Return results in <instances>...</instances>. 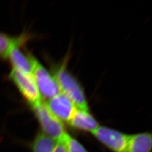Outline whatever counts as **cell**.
Listing matches in <instances>:
<instances>
[{"mask_svg": "<svg viewBox=\"0 0 152 152\" xmlns=\"http://www.w3.org/2000/svg\"><path fill=\"white\" fill-rule=\"evenodd\" d=\"M91 134L110 152H126L129 135L113 128L100 126Z\"/></svg>", "mask_w": 152, "mask_h": 152, "instance_id": "obj_4", "label": "cell"}, {"mask_svg": "<svg viewBox=\"0 0 152 152\" xmlns=\"http://www.w3.org/2000/svg\"><path fill=\"white\" fill-rule=\"evenodd\" d=\"M31 108L38 121L41 131L57 141L61 140L67 132L65 127L63 123L50 112L44 102L31 106Z\"/></svg>", "mask_w": 152, "mask_h": 152, "instance_id": "obj_2", "label": "cell"}, {"mask_svg": "<svg viewBox=\"0 0 152 152\" xmlns=\"http://www.w3.org/2000/svg\"><path fill=\"white\" fill-rule=\"evenodd\" d=\"M22 39L15 44L11 48L8 57L10 58L13 69L25 74L32 75V55L25 54L19 48Z\"/></svg>", "mask_w": 152, "mask_h": 152, "instance_id": "obj_8", "label": "cell"}, {"mask_svg": "<svg viewBox=\"0 0 152 152\" xmlns=\"http://www.w3.org/2000/svg\"><path fill=\"white\" fill-rule=\"evenodd\" d=\"M32 63V76L34 80L41 99L46 101L61 93L60 87L54 76L33 55H31Z\"/></svg>", "mask_w": 152, "mask_h": 152, "instance_id": "obj_3", "label": "cell"}, {"mask_svg": "<svg viewBox=\"0 0 152 152\" xmlns=\"http://www.w3.org/2000/svg\"><path fill=\"white\" fill-rule=\"evenodd\" d=\"M57 142L54 138L41 131L26 145L31 152H54Z\"/></svg>", "mask_w": 152, "mask_h": 152, "instance_id": "obj_10", "label": "cell"}, {"mask_svg": "<svg viewBox=\"0 0 152 152\" xmlns=\"http://www.w3.org/2000/svg\"><path fill=\"white\" fill-rule=\"evenodd\" d=\"M10 78L31 106L42 101L32 75L25 74L12 69L10 73Z\"/></svg>", "mask_w": 152, "mask_h": 152, "instance_id": "obj_5", "label": "cell"}, {"mask_svg": "<svg viewBox=\"0 0 152 152\" xmlns=\"http://www.w3.org/2000/svg\"><path fill=\"white\" fill-rule=\"evenodd\" d=\"M68 124L75 130L91 134L100 126L98 121L90 113L89 110L77 108Z\"/></svg>", "mask_w": 152, "mask_h": 152, "instance_id": "obj_7", "label": "cell"}, {"mask_svg": "<svg viewBox=\"0 0 152 152\" xmlns=\"http://www.w3.org/2000/svg\"><path fill=\"white\" fill-rule=\"evenodd\" d=\"M19 40L20 38H12L0 32V57H7L12 47Z\"/></svg>", "mask_w": 152, "mask_h": 152, "instance_id": "obj_12", "label": "cell"}, {"mask_svg": "<svg viewBox=\"0 0 152 152\" xmlns=\"http://www.w3.org/2000/svg\"><path fill=\"white\" fill-rule=\"evenodd\" d=\"M61 140L64 143L66 152H89L80 141L68 132Z\"/></svg>", "mask_w": 152, "mask_h": 152, "instance_id": "obj_11", "label": "cell"}, {"mask_svg": "<svg viewBox=\"0 0 152 152\" xmlns=\"http://www.w3.org/2000/svg\"><path fill=\"white\" fill-rule=\"evenodd\" d=\"M152 135L150 132L129 135L126 152H151Z\"/></svg>", "mask_w": 152, "mask_h": 152, "instance_id": "obj_9", "label": "cell"}, {"mask_svg": "<svg viewBox=\"0 0 152 152\" xmlns=\"http://www.w3.org/2000/svg\"><path fill=\"white\" fill-rule=\"evenodd\" d=\"M54 152H66L65 146L61 140L58 141Z\"/></svg>", "mask_w": 152, "mask_h": 152, "instance_id": "obj_13", "label": "cell"}, {"mask_svg": "<svg viewBox=\"0 0 152 152\" xmlns=\"http://www.w3.org/2000/svg\"><path fill=\"white\" fill-rule=\"evenodd\" d=\"M65 64L56 68L53 75L60 87L61 92L71 99L77 108L88 110L82 87L76 78L68 71Z\"/></svg>", "mask_w": 152, "mask_h": 152, "instance_id": "obj_1", "label": "cell"}, {"mask_svg": "<svg viewBox=\"0 0 152 152\" xmlns=\"http://www.w3.org/2000/svg\"><path fill=\"white\" fill-rule=\"evenodd\" d=\"M44 103L50 112L62 123H68L77 109L75 104L62 92Z\"/></svg>", "mask_w": 152, "mask_h": 152, "instance_id": "obj_6", "label": "cell"}]
</instances>
